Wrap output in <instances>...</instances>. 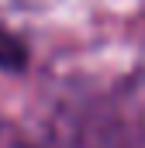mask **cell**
<instances>
[{"label":"cell","mask_w":145,"mask_h":148,"mask_svg":"<svg viewBox=\"0 0 145 148\" xmlns=\"http://www.w3.org/2000/svg\"><path fill=\"white\" fill-rule=\"evenodd\" d=\"M0 66H7V69L24 66V48L14 38H7V35H0Z\"/></svg>","instance_id":"6da1fadb"}]
</instances>
